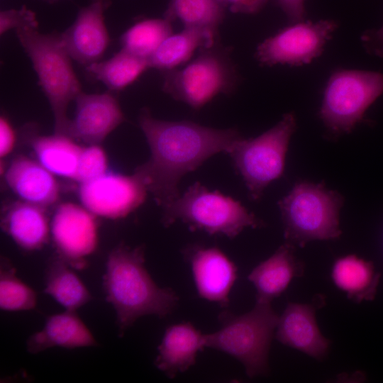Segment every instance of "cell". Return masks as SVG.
Returning <instances> with one entry per match:
<instances>
[{"label":"cell","mask_w":383,"mask_h":383,"mask_svg":"<svg viewBox=\"0 0 383 383\" xmlns=\"http://www.w3.org/2000/svg\"><path fill=\"white\" fill-rule=\"evenodd\" d=\"M172 34V22L169 20L165 18L144 19L122 35L121 44L122 49L149 60Z\"/></svg>","instance_id":"83f0119b"},{"label":"cell","mask_w":383,"mask_h":383,"mask_svg":"<svg viewBox=\"0 0 383 383\" xmlns=\"http://www.w3.org/2000/svg\"><path fill=\"white\" fill-rule=\"evenodd\" d=\"M107 167L106 155L99 145L83 147L74 181H89L107 172Z\"/></svg>","instance_id":"f546056e"},{"label":"cell","mask_w":383,"mask_h":383,"mask_svg":"<svg viewBox=\"0 0 383 383\" xmlns=\"http://www.w3.org/2000/svg\"><path fill=\"white\" fill-rule=\"evenodd\" d=\"M5 179L11 190L23 201L45 209L58 198L59 188L52 174L27 157L19 155L11 161Z\"/></svg>","instance_id":"d6986e66"},{"label":"cell","mask_w":383,"mask_h":383,"mask_svg":"<svg viewBox=\"0 0 383 383\" xmlns=\"http://www.w3.org/2000/svg\"><path fill=\"white\" fill-rule=\"evenodd\" d=\"M58 255L71 267H86V257L97 245V224L94 215L73 203L60 204L50 226Z\"/></svg>","instance_id":"7c38bea8"},{"label":"cell","mask_w":383,"mask_h":383,"mask_svg":"<svg viewBox=\"0 0 383 383\" xmlns=\"http://www.w3.org/2000/svg\"><path fill=\"white\" fill-rule=\"evenodd\" d=\"M15 29L51 106L55 134L67 136L68 104L82 91L60 33H40L35 15Z\"/></svg>","instance_id":"3957f363"},{"label":"cell","mask_w":383,"mask_h":383,"mask_svg":"<svg viewBox=\"0 0 383 383\" xmlns=\"http://www.w3.org/2000/svg\"><path fill=\"white\" fill-rule=\"evenodd\" d=\"M206 347V334L190 322L169 326L158 346L155 365L170 379L196 363L197 353Z\"/></svg>","instance_id":"ac0fdd59"},{"label":"cell","mask_w":383,"mask_h":383,"mask_svg":"<svg viewBox=\"0 0 383 383\" xmlns=\"http://www.w3.org/2000/svg\"><path fill=\"white\" fill-rule=\"evenodd\" d=\"M225 7L218 0H170L164 18L180 21L184 27L218 31Z\"/></svg>","instance_id":"4316f807"},{"label":"cell","mask_w":383,"mask_h":383,"mask_svg":"<svg viewBox=\"0 0 383 383\" xmlns=\"http://www.w3.org/2000/svg\"><path fill=\"white\" fill-rule=\"evenodd\" d=\"M106 299L116 315L118 335L145 315L164 318L176 308L179 296L172 288L160 287L145 266V248L119 244L109 253L103 277Z\"/></svg>","instance_id":"7a4b0ae2"},{"label":"cell","mask_w":383,"mask_h":383,"mask_svg":"<svg viewBox=\"0 0 383 383\" xmlns=\"http://www.w3.org/2000/svg\"><path fill=\"white\" fill-rule=\"evenodd\" d=\"M296 125L295 114L287 113L261 135L248 139L240 138L228 151L252 200L258 201L266 187L282 175L289 142Z\"/></svg>","instance_id":"9c48e42d"},{"label":"cell","mask_w":383,"mask_h":383,"mask_svg":"<svg viewBox=\"0 0 383 383\" xmlns=\"http://www.w3.org/2000/svg\"><path fill=\"white\" fill-rule=\"evenodd\" d=\"M304 273V265L296 255V246L284 242L270 257L257 265L248 279L256 289L255 301L272 303L293 279L302 277Z\"/></svg>","instance_id":"e0dca14e"},{"label":"cell","mask_w":383,"mask_h":383,"mask_svg":"<svg viewBox=\"0 0 383 383\" xmlns=\"http://www.w3.org/2000/svg\"><path fill=\"white\" fill-rule=\"evenodd\" d=\"M138 122L150 150L149 160L135 168L136 174L164 209L179 196V184L187 173L211 156L227 153L241 138L234 128L218 129L192 121H167L140 110Z\"/></svg>","instance_id":"6da1fadb"},{"label":"cell","mask_w":383,"mask_h":383,"mask_svg":"<svg viewBox=\"0 0 383 383\" xmlns=\"http://www.w3.org/2000/svg\"><path fill=\"white\" fill-rule=\"evenodd\" d=\"M219 41L218 33L184 27L181 32L171 35L149 58L150 67L163 72L179 68L186 64L198 48L213 45Z\"/></svg>","instance_id":"7402d4cb"},{"label":"cell","mask_w":383,"mask_h":383,"mask_svg":"<svg viewBox=\"0 0 383 383\" xmlns=\"http://www.w3.org/2000/svg\"><path fill=\"white\" fill-rule=\"evenodd\" d=\"M97 345L76 311L66 310L48 317L43 329L28 338L26 349L35 354L52 347L72 349Z\"/></svg>","instance_id":"ffe728a7"},{"label":"cell","mask_w":383,"mask_h":383,"mask_svg":"<svg viewBox=\"0 0 383 383\" xmlns=\"http://www.w3.org/2000/svg\"><path fill=\"white\" fill-rule=\"evenodd\" d=\"M43 208L25 201L10 204L1 218V228L21 248L32 251L47 243L50 228Z\"/></svg>","instance_id":"44dd1931"},{"label":"cell","mask_w":383,"mask_h":383,"mask_svg":"<svg viewBox=\"0 0 383 383\" xmlns=\"http://www.w3.org/2000/svg\"><path fill=\"white\" fill-rule=\"evenodd\" d=\"M37 298L35 292L21 281L16 269L5 257H1L0 267V307L9 311H26L34 309Z\"/></svg>","instance_id":"f1b7e54d"},{"label":"cell","mask_w":383,"mask_h":383,"mask_svg":"<svg viewBox=\"0 0 383 383\" xmlns=\"http://www.w3.org/2000/svg\"><path fill=\"white\" fill-rule=\"evenodd\" d=\"M331 278L349 299L360 303L374 299L380 273L376 271L372 262L348 255L335 260L331 270Z\"/></svg>","instance_id":"603a6c76"},{"label":"cell","mask_w":383,"mask_h":383,"mask_svg":"<svg viewBox=\"0 0 383 383\" xmlns=\"http://www.w3.org/2000/svg\"><path fill=\"white\" fill-rule=\"evenodd\" d=\"M233 13L255 14L260 12L269 0H218Z\"/></svg>","instance_id":"d6a6232c"},{"label":"cell","mask_w":383,"mask_h":383,"mask_svg":"<svg viewBox=\"0 0 383 383\" xmlns=\"http://www.w3.org/2000/svg\"><path fill=\"white\" fill-rule=\"evenodd\" d=\"M44 281V293L51 296L66 310L76 311L93 299L71 267L59 255L49 260Z\"/></svg>","instance_id":"d4e9b609"},{"label":"cell","mask_w":383,"mask_h":383,"mask_svg":"<svg viewBox=\"0 0 383 383\" xmlns=\"http://www.w3.org/2000/svg\"><path fill=\"white\" fill-rule=\"evenodd\" d=\"M148 192L136 174L128 176L107 171L79 184L78 195L83 206L94 215L117 219L139 207Z\"/></svg>","instance_id":"8fae6325"},{"label":"cell","mask_w":383,"mask_h":383,"mask_svg":"<svg viewBox=\"0 0 383 383\" xmlns=\"http://www.w3.org/2000/svg\"><path fill=\"white\" fill-rule=\"evenodd\" d=\"M163 72L162 90L194 109L202 108L221 94L233 92L239 80L231 49L219 41L200 49L184 67Z\"/></svg>","instance_id":"52a82bcc"},{"label":"cell","mask_w":383,"mask_h":383,"mask_svg":"<svg viewBox=\"0 0 383 383\" xmlns=\"http://www.w3.org/2000/svg\"><path fill=\"white\" fill-rule=\"evenodd\" d=\"M48 1H55V0H48Z\"/></svg>","instance_id":"d590c367"},{"label":"cell","mask_w":383,"mask_h":383,"mask_svg":"<svg viewBox=\"0 0 383 383\" xmlns=\"http://www.w3.org/2000/svg\"><path fill=\"white\" fill-rule=\"evenodd\" d=\"M111 4V0H89L72 25L60 33L70 57L82 65L99 62L109 44L104 13Z\"/></svg>","instance_id":"9a60e30c"},{"label":"cell","mask_w":383,"mask_h":383,"mask_svg":"<svg viewBox=\"0 0 383 383\" xmlns=\"http://www.w3.org/2000/svg\"><path fill=\"white\" fill-rule=\"evenodd\" d=\"M325 301V296L318 294L308 304L289 302L279 316L275 338L287 347L323 360L328 354L331 342L321 333L316 312Z\"/></svg>","instance_id":"5bb4252c"},{"label":"cell","mask_w":383,"mask_h":383,"mask_svg":"<svg viewBox=\"0 0 383 383\" xmlns=\"http://www.w3.org/2000/svg\"><path fill=\"white\" fill-rule=\"evenodd\" d=\"M279 316L270 302L255 301L250 311L240 315L223 311L218 317L220 329L206 334V347L237 359L250 378L266 376Z\"/></svg>","instance_id":"5b68a950"},{"label":"cell","mask_w":383,"mask_h":383,"mask_svg":"<svg viewBox=\"0 0 383 383\" xmlns=\"http://www.w3.org/2000/svg\"><path fill=\"white\" fill-rule=\"evenodd\" d=\"M16 140L14 131L8 120L0 118V155L1 157L7 155L13 150Z\"/></svg>","instance_id":"836d02e7"},{"label":"cell","mask_w":383,"mask_h":383,"mask_svg":"<svg viewBox=\"0 0 383 383\" xmlns=\"http://www.w3.org/2000/svg\"><path fill=\"white\" fill-rule=\"evenodd\" d=\"M279 6L292 23L304 21L305 0H277Z\"/></svg>","instance_id":"e575fe53"},{"label":"cell","mask_w":383,"mask_h":383,"mask_svg":"<svg viewBox=\"0 0 383 383\" xmlns=\"http://www.w3.org/2000/svg\"><path fill=\"white\" fill-rule=\"evenodd\" d=\"M180 221L190 230L233 238L245 228H258L265 223L239 201L211 191L195 182L171 204L162 209V223L169 227Z\"/></svg>","instance_id":"8992f818"},{"label":"cell","mask_w":383,"mask_h":383,"mask_svg":"<svg viewBox=\"0 0 383 383\" xmlns=\"http://www.w3.org/2000/svg\"><path fill=\"white\" fill-rule=\"evenodd\" d=\"M74 117L67 136L86 144L99 145L124 121L117 99L111 93L85 94L75 98Z\"/></svg>","instance_id":"2e32d148"},{"label":"cell","mask_w":383,"mask_h":383,"mask_svg":"<svg viewBox=\"0 0 383 383\" xmlns=\"http://www.w3.org/2000/svg\"><path fill=\"white\" fill-rule=\"evenodd\" d=\"M382 94V72L349 69L333 72L318 112L328 137L351 133Z\"/></svg>","instance_id":"ba28073f"},{"label":"cell","mask_w":383,"mask_h":383,"mask_svg":"<svg viewBox=\"0 0 383 383\" xmlns=\"http://www.w3.org/2000/svg\"><path fill=\"white\" fill-rule=\"evenodd\" d=\"M30 145L38 162L52 174L74 180L83 147L64 135L35 136Z\"/></svg>","instance_id":"cb8c5ba5"},{"label":"cell","mask_w":383,"mask_h":383,"mask_svg":"<svg viewBox=\"0 0 383 383\" xmlns=\"http://www.w3.org/2000/svg\"><path fill=\"white\" fill-rule=\"evenodd\" d=\"M360 40L368 54L383 57V25L378 29L364 31Z\"/></svg>","instance_id":"1f68e13d"},{"label":"cell","mask_w":383,"mask_h":383,"mask_svg":"<svg viewBox=\"0 0 383 383\" xmlns=\"http://www.w3.org/2000/svg\"><path fill=\"white\" fill-rule=\"evenodd\" d=\"M189 262L199 296L226 309L237 279L234 262L219 248L194 244L182 252Z\"/></svg>","instance_id":"4fadbf2b"},{"label":"cell","mask_w":383,"mask_h":383,"mask_svg":"<svg viewBox=\"0 0 383 383\" xmlns=\"http://www.w3.org/2000/svg\"><path fill=\"white\" fill-rule=\"evenodd\" d=\"M345 199L324 182H296L278 201L285 242L304 248L313 240L338 238L340 212Z\"/></svg>","instance_id":"277c9868"},{"label":"cell","mask_w":383,"mask_h":383,"mask_svg":"<svg viewBox=\"0 0 383 383\" xmlns=\"http://www.w3.org/2000/svg\"><path fill=\"white\" fill-rule=\"evenodd\" d=\"M35 13L23 6L20 9H9L0 13V33L16 28Z\"/></svg>","instance_id":"4dcf8cb0"},{"label":"cell","mask_w":383,"mask_h":383,"mask_svg":"<svg viewBox=\"0 0 383 383\" xmlns=\"http://www.w3.org/2000/svg\"><path fill=\"white\" fill-rule=\"evenodd\" d=\"M148 68V59L121 49L107 60L87 66L86 70L110 91H120L134 82Z\"/></svg>","instance_id":"484cf974"},{"label":"cell","mask_w":383,"mask_h":383,"mask_svg":"<svg viewBox=\"0 0 383 383\" xmlns=\"http://www.w3.org/2000/svg\"><path fill=\"white\" fill-rule=\"evenodd\" d=\"M335 20L292 23L258 45L255 57L264 66H302L323 52L338 28Z\"/></svg>","instance_id":"30bf717a"}]
</instances>
